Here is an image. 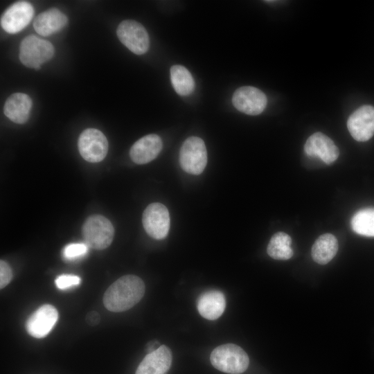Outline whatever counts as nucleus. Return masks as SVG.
<instances>
[{
	"instance_id": "1a4fd4ad",
	"label": "nucleus",
	"mask_w": 374,
	"mask_h": 374,
	"mask_svg": "<svg viewBox=\"0 0 374 374\" xmlns=\"http://www.w3.org/2000/svg\"><path fill=\"white\" fill-rule=\"evenodd\" d=\"M267 102L265 94L259 89L251 86L238 88L232 97V103L236 109L251 116L261 114L267 105Z\"/></svg>"
},
{
	"instance_id": "a878e982",
	"label": "nucleus",
	"mask_w": 374,
	"mask_h": 374,
	"mask_svg": "<svg viewBox=\"0 0 374 374\" xmlns=\"http://www.w3.org/2000/svg\"><path fill=\"white\" fill-rule=\"evenodd\" d=\"M100 317L98 312L96 311H91L87 313L86 316V321L88 325L93 326L99 323Z\"/></svg>"
},
{
	"instance_id": "412c9836",
	"label": "nucleus",
	"mask_w": 374,
	"mask_h": 374,
	"mask_svg": "<svg viewBox=\"0 0 374 374\" xmlns=\"http://www.w3.org/2000/svg\"><path fill=\"white\" fill-rule=\"evenodd\" d=\"M171 83L175 91L180 96L190 94L195 88V81L190 71L181 65H173L170 68Z\"/></svg>"
},
{
	"instance_id": "a211bd4d",
	"label": "nucleus",
	"mask_w": 374,
	"mask_h": 374,
	"mask_svg": "<svg viewBox=\"0 0 374 374\" xmlns=\"http://www.w3.org/2000/svg\"><path fill=\"white\" fill-rule=\"evenodd\" d=\"M32 107V100L24 93H15L6 100L3 112L6 117L15 123H25Z\"/></svg>"
},
{
	"instance_id": "ddd939ff",
	"label": "nucleus",
	"mask_w": 374,
	"mask_h": 374,
	"mask_svg": "<svg viewBox=\"0 0 374 374\" xmlns=\"http://www.w3.org/2000/svg\"><path fill=\"white\" fill-rule=\"evenodd\" d=\"M304 151L308 157L319 158L326 164L336 161L339 154L333 141L321 132H315L308 137Z\"/></svg>"
},
{
	"instance_id": "f03ea898",
	"label": "nucleus",
	"mask_w": 374,
	"mask_h": 374,
	"mask_svg": "<svg viewBox=\"0 0 374 374\" xmlns=\"http://www.w3.org/2000/svg\"><path fill=\"white\" fill-rule=\"evenodd\" d=\"M210 360L214 368L229 374H240L244 372L249 363L246 352L233 344H226L214 348Z\"/></svg>"
},
{
	"instance_id": "f3484780",
	"label": "nucleus",
	"mask_w": 374,
	"mask_h": 374,
	"mask_svg": "<svg viewBox=\"0 0 374 374\" xmlns=\"http://www.w3.org/2000/svg\"><path fill=\"white\" fill-rule=\"evenodd\" d=\"M67 17L57 8H51L39 14L33 21L35 30L42 36L59 32L67 24Z\"/></svg>"
},
{
	"instance_id": "4468645a",
	"label": "nucleus",
	"mask_w": 374,
	"mask_h": 374,
	"mask_svg": "<svg viewBox=\"0 0 374 374\" xmlns=\"http://www.w3.org/2000/svg\"><path fill=\"white\" fill-rule=\"evenodd\" d=\"M172 359L170 349L161 345L145 355L138 366L135 374H167L170 368Z\"/></svg>"
},
{
	"instance_id": "9b49d317",
	"label": "nucleus",
	"mask_w": 374,
	"mask_h": 374,
	"mask_svg": "<svg viewBox=\"0 0 374 374\" xmlns=\"http://www.w3.org/2000/svg\"><path fill=\"white\" fill-rule=\"evenodd\" d=\"M58 318L56 308L52 305L44 304L30 314L26 322V329L30 336L43 338L51 331Z\"/></svg>"
},
{
	"instance_id": "dca6fc26",
	"label": "nucleus",
	"mask_w": 374,
	"mask_h": 374,
	"mask_svg": "<svg viewBox=\"0 0 374 374\" xmlns=\"http://www.w3.org/2000/svg\"><path fill=\"white\" fill-rule=\"evenodd\" d=\"M225 308V296L222 292L216 290L202 293L197 301L199 314L208 320L218 319L223 314Z\"/></svg>"
},
{
	"instance_id": "6ab92c4d",
	"label": "nucleus",
	"mask_w": 374,
	"mask_h": 374,
	"mask_svg": "<svg viewBox=\"0 0 374 374\" xmlns=\"http://www.w3.org/2000/svg\"><path fill=\"white\" fill-rule=\"evenodd\" d=\"M338 251V242L335 236L330 233L320 235L312 247V257L318 264L329 262Z\"/></svg>"
},
{
	"instance_id": "0eeeda50",
	"label": "nucleus",
	"mask_w": 374,
	"mask_h": 374,
	"mask_svg": "<svg viewBox=\"0 0 374 374\" xmlns=\"http://www.w3.org/2000/svg\"><path fill=\"white\" fill-rule=\"evenodd\" d=\"M78 150L84 159L91 163L100 162L108 151V141L100 130L94 128L84 130L80 135Z\"/></svg>"
},
{
	"instance_id": "9d476101",
	"label": "nucleus",
	"mask_w": 374,
	"mask_h": 374,
	"mask_svg": "<svg viewBox=\"0 0 374 374\" xmlns=\"http://www.w3.org/2000/svg\"><path fill=\"white\" fill-rule=\"evenodd\" d=\"M34 14L33 6L27 1H18L8 7L1 17V26L7 33L20 32L30 22Z\"/></svg>"
},
{
	"instance_id": "393cba45",
	"label": "nucleus",
	"mask_w": 374,
	"mask_h": 374,
	"mask_svg": "<svg viewBox=\"0 0 374 374\" xmlns=\"http://www.w3.org/2000/svg\"><path fill=\"white\" fill-rule=\"evenodd\" d=\"M12 278V271L10 267L4 260L0 261V288H4Z\"/></svg>"
},
{
	"instance_id": "6e6552de",
	"label": "nucleus",
	"mask_w": 374,
	"mask_h": 374,
	"mask_svg": "<svg viewBox=\"0 0 374 374\" xmlns=\"http://www.w3.org/2000/svg\"><path fill=\"white\" fill-rule=\"evenodd\" d=\"M142 222L146 233L152 238H165L170 229V215L166 206L154 202L148 205L143 211Z\"/></svg>"
},
{
	"instance_id": "5701e85b",
	"label": "nucleus",
	"mask_w": 374,
	"mask_h": 374,
	"mask_svg": "<svg viewBox=\"0 0 374 374\" xmlns=\"http://www.w3.org/2000/svg\"><path fill=\"white\" fill-rule=\"evenodd\" d=\"M89 247L86 243H71L64 247L63 256L67 260H75L84 256Z\"/></svg>"
},
{
	"instance_id": "20e7f679",
	"label": "nucleus",
	"mask_w": 374,
	"mask_h": 374,
	"mask_svg": "<svg viewBox=\"0 0 374 374\" xmlns=\"http://www.w3.org/2000/svg\"><path fill=\"white\" fill-rule=\"evenodd\" d=\"M53 55V44L35 35L26 37L19 45V57L21 62L35 70H38L42 64L50 60Z\"/></svg>"
},
{
	"instance_id": "f257e3e1",
	"label": "nucleus",
	"mask_w": 374,
	"mask_h": 374,
	"mask_svg": "<svg viewBox=\"0 0 374 374\" xmlns=\"http://www.w3.org/2000/svg\"><path fill=\"white\" fill-rule=\"evenodd\" d=\"M145 284L135 275H125L114 282L103 296L105 307L109 311L121 312L130 310L143 298Z\"/></svg>"
},
{
	"instance_id": "7ed1b4c3",
	"label": "nucleus",
	"mask_w": 374,
	"mask_h": 374,
	"mask_svg": "<svg viewBox=\"0 0 374 374\" xmlns=\"http://www.w3.org/2000/svg\"><path fill=\"white\" fill-rule=\"evenodd\" d=\"M82 234L89 247L103 250L112 242L114 229L108 219L100 215H94L89 217L84 222Z\"/></svg>"
},
{
	"instance_id": "b1692460",
	"label": "nucleus",
	"mask_w": 374,
	"mask_h": 374,
	"mask_svg": "<svg viewBox=\"0 0 374 374\" xmlns=\"http://www.w3.org/2000/svg\"><path fill=\"white\" fill-rule=\"evenodd\" d=\"M80 283L81 278L73 274H62L57 276L55 280L56 287L62 290L79 285Z\"/></svg>"
},
{
	"instance_id": "f8f14e48",
	"label": "nucleus",
	"mask_w": 374,
	"mask_h": 374,
	"mask_svg": "<svg viewBox=\"0 0 374 374\" xmlns=\"http://www.w3.org/2000/svg\"><path fill=\"white\" fill-rule=\"evenodd\" d=\"M347 127L355 140H369L374 134V107L366 105L356 109L349 116Z\"/></svg>"
},
{
	"instance_id": "4be33fe9",
	"label": "nucleus",
	"mask_w": 374,
	"mask_h": 374,
	"mask_svg": "<svg viewBox=\"0 0 374 374\" xmlns=\"http://www.w3.org/2000/svg\"><path fill=\"white\" fill-rule=\"evenodd\" d=\"M351 227L359 235L374 237V208L358 211L351 219Z\"/></svg>"
},
{
	"instance_id": "2eb2a0df",
	"label": "nucleus",
	"mask_w": 374,
	"mask_h": 374,
	"mask_svg": "<svg viewBox=\"0 0 374 374\" xmlns=\"http://www.w3.org/2000/svg\"><path fill=\"white\" fill-rule=\"evenodd\" d=\"M161 138L154 134L143 136L130 148L132 160L137 164H145L154 159L162 149Z\"/></svg>"
},
{
	"instance_id": "aec40b11",
	"label": "nucleus",
	"mask_w": 374,
	"mask_h": 374,
	"mask_svg": "<svg viewBox=\"0 0 374 374\" xmlns=\"http://www.w3.org/2000/svg\"><path fill=\"white\" fill-rule=\"evenodd\" d=\"M292 239L284 232L275 233L269 240L267 252L268 255L275 260H288L293 256L291 247Z\"/></svg>"
},
{
	"instance_id": "39448f33",
	"label": "nucleus",
	"mask_w": 374,
	"mask_h": 374,
	"mask_svg": "<svg viewBox=\"0 0 374 374\" xmlns=\"http://www.w3.org/2000/svg\"><path fill=\"white\" fill-rule=\"evenodd\" d=\"M179 163L189 174L197 175L204 171L207 163V151L201 138L190 136L184 142L179 152Z\"/></svg>"
},
{
	"instance_id": "423d86ee",
	"label": "nucleus",
	"mask_w": 374,
	"mask_h": 374,
	"mask_svg": "<svg viewBox=\"0 0 374 374\" xmlns=\"http://www.w3.org/2000/svg\"><path fill=\"white\" fill-rule=\"evenodd\" d=\"M116 34L121 43L132 53L142 55L148 51L149 36L140 23L132 19L124 20L118 25Z\"/></svg>"
}]
</instances>
